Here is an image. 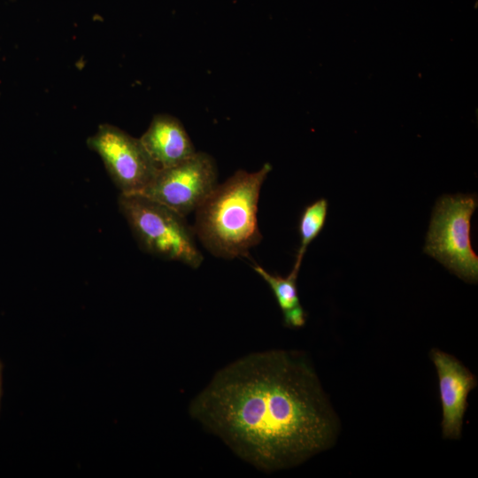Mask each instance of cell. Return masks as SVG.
Listing matches in <instances>:
<instances>
[{
	"mask_svg": "<svg viewBox=\"0 0 478 478\" xmlns=\"http://www.w3.org/2000/svg\"><path fill=\"white\" fill-rule=\"evenodd\" d=\"M328 213V201L320 198L308 205L303 212L299 223L300 247L296 261L301 262L309 244L322 230Z\"/></svg>",
	"mask_w": 478,
	"mask_h": 478,
	"instance_id": "cell-10",
	"label": "cell"
},
{
	"mask_svg": "<svg viewBox=\"0 0 478 478\" xmlns=\"http://www.w3.org/2000/svg\"><path fill=\"white\" fill-rule=\"evenodd\" d=\"M218 170L212 156L197 151L183 162L158 169L143 194L182 215L195 212L213 191Z\"/></svg>",
	"mask_w": 478,
	"mask_h": 478,
	"instance_id": "cell-5",
	"label": "cell"
},
{
	"mask_svg": "<svg viewBox=\"0 0 478 478\" xmlns=\"http://www.w3.org/2000/svg\"><path fill=\"white\" fill-rule=\"evenodd\" d=\"M300 266L301 262L296 261L291 272L282 277L268 273L258 265L253 266L255 272L269 285L281 310L284 325L289 328H301L306 320L297 287Z\"/></svg>",
	"mask_w": 478,
	"mask_h": 478,
	"instance_id": "cell-9",
	"label": "cell"
},
{
	"mask_svg": "<svg viewBox=\"0 0 478 478\" xmlns=\"http://www.w3.org/2000/svg\"><path fill=\"white\" fill-rule=\"evenodd\" d=\"M87 144L100 156L120 193L142 192L158 170L140 139L117 127L100 125Z\"/></svg>",
	"mask_w": 478,
	"mask_h": 478,
	"instance_id": "cell-6",
	"label": "cell"
},
{
	"mask_svg": "<svg viewBox=\"0 0 478 478\" xmlns=\"http://www.w3.org/2000/svg\"><path fill=\"white\" fill-rule=\"evenodd\" d=\"M443 410L442 433L446 439L461 437L469 392L477 385L474 374L454 356L439 349L430 351Z\"/></svg>",
	"mask_w": 478,
	"mask_h": 478,
	"instance_id": "cell-7",
	"label": "cell"
},
{
	"mask_svg": "<svg viewBox=\"0 0 478 478\" xmlns=\"http://www.w3.org/2000/svg\"><path fill=\"white\" fill-rule=\"evenodd\" d=\"M189 413L266 472L328 450L340 428L312 363L292 351L252 353L229 364L194 398Z\"/></svg>",
	"mask_w": 478,
	"mask_h": 478,
	"instance_id": "cell-1",
	"label": "cell"
},
{
	"mask_svg": "<svg viewBox=\"0 0 478 478\" xmlns=\"http://www.w3.org/2000/svg\"><path fill=\"white\" fill-rule=\"evenodd\" d=\"M158 169L176 166L197 151L181 122L169 114H157L139 138Z\"/></svg>",
	"mask_w": 478,
	"mask_h": 478,
	"instance_id": "cell-8",
	"label": "cell"
},
{
	"mask_svg": "<svg viewBox=\"0 0 478 478\" xmlns=\"http://www.w3.org/2000/svg\"><path fill=\"white\" fill-rule=\"evenodd\" d=\"M271 170L265 163L253 173L236 171L195 211V235L212 255L227 259L246 257L261 242L258 204Z\"/></svg>",
	"mask_w": 478,
	"mask_h": 478,
	"instance_id": "cell-2",
	"label": "cell"
},
{
	"mask_svg": "<svg viewBox=\"0 0 478 478\" xmlns=\"http://www.w3.org/2000/svg\"><path fill=\"white\" fill-rule=\"evenodd\" d=\"M477 206L474 196H444L437 201L424 251L468 282L478 278V258L470 240L471 218Z\"/></svg>",
	"mask_w": 478,
	"mask_h": 478,
	"instance_id": "cell-4",
	"label": "cell"
},
{
	"mask_svg": "<svg viewBox=\"0 0 478 478\" xmlns=\"http://www.w3.org/2000/svg\"><path fill=\"white\" fill-rule=\"evenodd\" d=\"M118 205L144 251L199 267L204 258L185 217L140 193H120Z\"/></svg>",
	"mask_w": 478,
	"mask_h": 478,
	"instance_id": "cell-3",
	"label": "cell"
}]
</instances>
